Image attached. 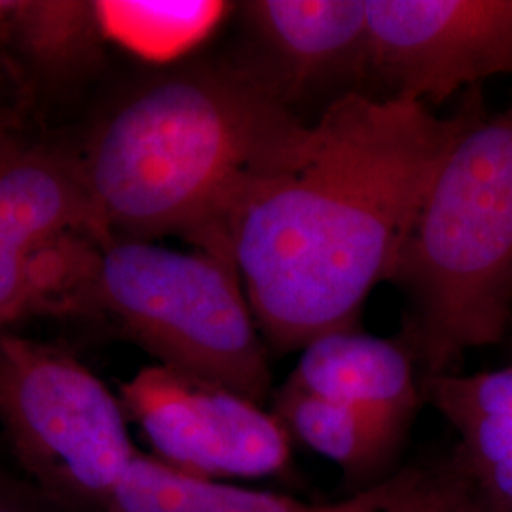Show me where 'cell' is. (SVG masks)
<instances>
[{
	"label": "cell",
	"instance_id": "obj_1",
	"mask_svg": "<svg viewBox=\"0 0 512 512\" xmlns=\"http://www.w3.org/2000/svg\"><path fill=\"white\" fill-rule=\"evenodd\" d=\"M484 114L478 88L450 116L406 97L346 93L311 124L291 167L243 194L224 222L220 255L236 266L272 348L359 329L433 175Z\"/></svg>",
	"mask_w": 512,
	"mask_h": 512
},
{
	"label": "cell",
	"instance_id": "obj_2",
	"mask_svg": "<svg viewBox=\"0 0 512 512\" xmlns=\"http://www.w3.org/2000/svg\"><path fill=\"white\" fill-rule=\"evenodd\" d=\"M310 133L245 59L200 63L126 95L78 164L107 241L181 236L220 255L236 203L291 167Z\"/></svg>",
	"mask_w": 512,
	"mask_h": 512
},
{
	"label": "cell",
	"instance_id": "obj_3",
	"mask_svg": "<svg viewBox=\"0 0 512 512\" xmlns=\"http://www.w3.org/2000/svg\"><path fill=\"white\" fill-rule=\"evenodd\" d=\"M410 302L421 376L454 374L512 325V107L461 133L427 186L387 279Z\"/></svg>",
	"mask_w": 512,
	"mask_h": 512
},
{
	"label": "cell",
	"instance_id": "obj_4",
	"mask_svg": "<svg viewBox=\"0 0 512 512\" xmlns=\"http://www.w3.org/2000/svg\"><path fill=\"white\" fill-rule=\"evenodd\" d=\"M93 296L158 365L262 404L272 372L236 266L147 239L103 243Z\"/></svg>",
	"mask_w": 512,
	"mask_h": 512
},
{
	"label": "cell",
	"instance_id": "obj_5",
	"mask_svg": "<svg viewBox=\"0 0 512 512\" xmlns=\"http://www.w3.org/2000/svg\"><path fill=\"white\" fill-rule=\"evenodd\" d=\"M126 410L63 349L0 332V427L55 507L107 512L135 452Z\"/></svg>",
	"mask_w": 512,
	"mask_h": 512
},
{
	"label": "cell",
	"instance_id": "obj_6",
	"mask_svg": "<svg viewBox=\"0 0 512 512\" xmlns=\"http://www.w3.org/2000/svg\"><path fill=\"white\" fill-rule=\"evenodd\" d=\"M105 241L78 156L0 135V327L93 296Z\"/></svg>",
	"mask_w": 512,
	"mask_h": 512
},
{
	"label": "cell",
	"instance_id": "obj_7",
	"mask_svg": "<svg viewBox=\"0 0 512 512\" xmlns=\"http://www.w3.org/2000/svg\"><path fill=\"white\" fill-rule=\"evenodd\" d=\"M126 416L145 433L154 458L209 480L281 473L289 433L260 404L167 366L139 370L120 389Z\"/></svg>",
	"mask_w": 512,
	"mask_h": 512
},
{
	"label": "cell",
	"instance_id": "obj_8",
	"mask_svg": "<svg viewBox=\"0 0 512 512\" xmlns=\"http://www.w3.org/2000/svg\"><path fill=\"white\" fill-rule=\"evenodd\" d=\"M370 78L425 105L512 74V0H366Z\"/></svg>",
	"mask_w": 512,
	"mask_h": 512
},
{
	"label": "cell",
	"instance_id": "obj_9",
	"mask_svg": "<svg viewBox=\"0 0 512 512\" xmlns=\"http://www.w3.org/2000/svg\"><path fill=\"white\" fill-rule=\"evenodd\" d=\"M239 10L253 48L245 61L289 109L359 92L370 78L366 0H251Z\"/></svg>",
	"mask_w": 512,
	"mask_h": 512
},
{
	"label": "cell",
	"instance_id": "obj_10",
	"mask_svg": "<svg viewBox=\"0 0 512 512\" xmlns=\"http://www.w3.org/2000/svg\"><path fill=\"white\" fill-rule=\"evenodd\" d=\"M416 365L404 342L359 329L332 330L302 349L287 382L353 406L404 437L423 403Z\"/></svg>",
	"mask_w": 512,
	"mask_h": 512
},
{
	"label": "cell",
	"instance_id": "obj_11",
	"mask_svg": "<svg viewBox=\"0 0 512 512\" xmlns=\"http://www.w3.org/2000/svg\"><path fill=\"white\" fill-rule=\"evenodd\" d=\"M391 480L332 503H304L289 495L186 475L154 456L137 454L107 512H391Z\"/></svg>",
	"mask_w": 512,
	"mask_h": 512
},
{
	"label": "cell",
	"instance_id": "obj_12",
	"mask_svg": "<svg viewBox=\"0 0 512 512\" xmlns=\"http://www.w3.org/2000/svg\"><path fill=\"white\" fill-rule=\"evenodd\" d=\"M272 414L289 437L340 465L348 478H366L368 486H372L368 478L382 473L404 439L353 406L313 395L289 382L275 391Z\"/></svg>",
	"mask_w": 512,
	"mask_h": 512
},
{
	"label": "cell",
	"instance_id": "obj_13",
	"mask_svg": "<svg viewBox=\"0 0 512 512\" xmlns=\"http://www.w3.org/2000/svg\"><path fill=\"white\" fill-rule=\"evenodd\" d=\"M105 40L154 63L198 48L230 14L219 0H97Z\"/></svg>",
	"mask_w": 512,
	"mask_h": 512
},
{
	"label": "cell",
	"instance_id": "obj_14",
	"mask_svg": "<svg viewBox=\"0 0 512 512\" xmlns=\"http://www.w3.org/2000/svg\"><path fill=\"white\" fill-rule=\"evenodd\" d=\"M4 38L52 74L88 67L105 42L97 4L88 0H19Z\"/></svg>",
	"mask_w": 512,
	"mask_h": 512
},
{
	"label": "cell",
	"instance_id": "obj_15",
	"mask_svg": "<svg viewBox=\"0 0 512 512\" xmlns=\"http://www.w3.org/2000/svg\"><path fill=\"white\" fill-rule=\"evenodd\" d=\"M421 397L450 423L463 418L512 421V365L471 376H421Z\"/></svg>",
	"mask_w": 512,
	"mask_h": 512
},
{
	"label": "cell",
	"instance_id": "obj_16",
	"mask_svg": "<svg viewBox=\"0 0 512 512\" xmlns=\"http://www.w3.org/2000/svg\"><path fill=\"white\" fill-rule=\"evenodd\" d=\"M450 425L484 488L503 511L512 512V421L463 418Z\"/></svg>",
	"mask_w": 512,
	"mask_h": 512
},
{
	"label": "cell",
	"instance_id": "obj_17",
	"mask_svg": "<svg viewBox=\"0 0 512 512\" xmlns=\"http://www.w3.org/2000/svg\"><path fill=\"white\" fill-rule=\"evenodd\" d=\"M46 501L0 478V512H50Z\"/></svg>",
	"mask_w": 512,
	"mask_h": 512
},
{
	"label": "cell",
	"instance_id": "obj_18",
	"mask_svg": "<svg viewBox=\"0 0 512 512\" xmlns=\"http://www.w3.org/2000/svg\"><path fill=\"white\" fill-rule=\"evenodd\" d=\"M18 6L19 0H0V38L6 37Z\"/></svg>",
	"mask_w": 512,
	"mask_h": 512
}]
</instances>
